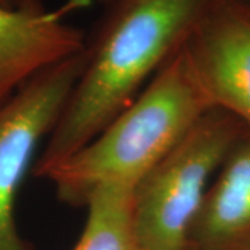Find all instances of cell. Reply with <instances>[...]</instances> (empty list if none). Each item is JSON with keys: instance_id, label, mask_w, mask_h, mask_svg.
<instances>
[{"instance_id": "cell-11", "label": "cell", "mask_w": 250, "mask_h": 250, "mask_svg": "<svg viewBox=\"0 0 250 250\" xmlns=\"http://www.w3.org/2000/svg\"><path fill=\"white\" fill-rule=\"evenodd\" d=\"M188 250H192V249H188Z\"/></svg>"}, {"instance_id": "cell-6", "label": "cell", "mask_w": 250, "mask_h": 250, "mask_svg": "<svg viewBox=\"0 0 250 250\" xmlns=\"http://www.w3.org/2000/svg\"><path fill=\"white\" fill-rule=\"evenodd\" d=\"M88 4L68 0L46 10L38 0H21L13 9L0 6V103L38 72L85 50L82 31L67 17Z\"/></svg>"}, {"instance_id": "cell-8", "label": "cell", "mask_w": 250, "mask_h": 250, "mask_svg": "<svg viewBox=\"0 0 250 250\" xmlns=\"http://www.w3.org/2000/svg\"><path fill=\"white\" fill-rule=\"evenodd\" d=\"M134 188L103 185L85 206V228L72 250H141L136 241L132 217Z\"/></svg>"}, {"instance_id": "cell-1", "label": "cell", "mask_w": 250, "mask_h": 250, "mask_svg": "<svg viewBox=\"0 0 250 250\" xmlns=\"http://www.w3.org/2000/svg\"><path fill=\"white\" fill-rule=\"evenodd\" d=\"M210 0H121L96 42L32 170L42 177L107 126L178 50Z\"/></svg>"}, {"instance_id": "cell-7", "label": "cell", "mask_w": 250, "mask_h": 250, "mask_svg": "<svg viewBox=\"0 0 250 250\" xmlns=\"http://www.w3.org/2000/svg\"><path fill=\"white\" fill-rule=\"evenodd\" d=\"M208 187L189 249L246 250L250 243V139H238Z\"/></svg>"}, {"instance_id": "cell-10", "label": "cell", "mask_w": 250, "mask_h": 250, "mask_svg": "<svg viewBox=\"0 0 250 250\" xmlns=\"http://www.w3.org/2000/svg\"><path fill=\"white\" fill-rule=\"evenodd\" d=\"M246 250H250V248H249V249H246Z\"/></svg>"}, {"instance_id": "cell-9", "label": "cell", "mask_w": 250, "mask_h": 250, "mask_svg": "<svg viewBox=\"0 0 250 250\" xmlns=\"http://www.w3.org/2000/svg\"><path fill=\"white\" fill-rule=\"evenodd\" d=\"M20 3H21V0H0V6L7 7V9L17 7Z\"/></svg>"}, {"instance_id": "cell-4", "label": "cell", "mask_w": 250, "mask_h": 250, "mask_svg": "<svg viewBox=\"0 0 250 250\" xmlns=\"http://www.w3.org/2000/svg\"><path fill=\"white\" fill-rule=\"evenodd\" d=\"M85 50L38 72L0 103V250H29L16 221L18 190L80 78Z\"/></svg>"}, {"instance_id": "cell-3", "label": "cell", "mask_w": 250, "mask_h": 250, "mask_svg": "<svg viewBox=\"0 0 250 250\" xmlns=\"http://www.w3.org/2000/svg\"><path fill=\"white\" fill-rule=\"evenodd\" d=\"M241 121L210 108L132 193V217L141 250H188L208 181L239 139Z\"/></svg>"}, {"instance_id": "cell-5", "label": "cell", "mask_w": 250, "mask_h": 250, "mask_svg": "<svg viewBox=\"0 0 250 250\" xmlns=\"http://www.w3.org/2000/svg\"><path fill=\"white\" fill-rule=\"evenodd\" d=\"M181 52L208 106L250 128V6L210 0Z\"/></svg>"}, {"instance_id": "cell-2", "label": "cell", "mask_w": 250, "mask_h": 250, "mask_svg": "<svg viewBox=\"0 0 250 250\" xmlns=\"http://www.w3.org/2000/svg\"><path fill=\"white\" fill-rule=\"evenodd\" d=\"M210 108L179 47L128 107L41 178L72 206L103 185L135 188Z\"/></svg>"}]
</instances>
